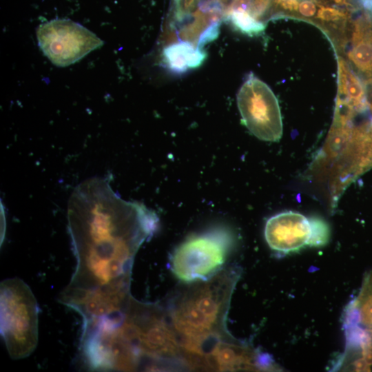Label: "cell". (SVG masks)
I'll return each instance as SVG.
<instances>
[{
    "label": "cell",
    "instance_id": "cell-3",
    "mask_svg": "<svg viewBox=\"0 0 372 372\" xmlns=\"http://www.w3.org/2000/svg\"><path fill=\"white\" fill-rule=\"evenodd\" d=\"M1 335L12 359L29 356L39 338V306L29 286L19 278L0 287Z\"/></svg>",
    "mask_w": 372,
    "mask_h": 372
},
{
    "label": "cell",
    "instance_id": "cell-10",
    "mask_svg": "<svg viewBox=\"0 0 372 372\" xmlns=\"http://www.w3.org/2000/svg\"><path fill=\"white\" fill-rule=\"evenodd\" d=\"M338 73V101L349 112L363 110L368 105L366 87L341 56H337Z\"/></svg>",
    "mask_w": 372,
    "mask_h": 372
},
{
    "label": "cell",
    "instance_id": "cell-9",
    "mask_svg": "<svg viewBox=\"0 0 372 372\" xmlns=\"http://www.w3.org/2000/svg\"><path fill=\"white\" fill-rule=\"evenodd\" d=\"M310 236L309 219L291 211L273 216L265 227V238L268 245L281 253L298 251L308 245Z\"/></svg>",
    "mask_w": 372,
    "mask_h": 372
},
{
    "label": "cell",
    "instance_id": "cell-6",
    "mask_svg": "<svg viewBox=\"0 0 372 372\" xmlns=\"http://www.w3.org/2000/svg\"><path fill=\"white\" fill-rule=\"evenodd\" d=\"M37 37L43 53L55 65L73 64L103 42L79 23L68 19H54L37 28Z\"/></svg>",
    "mask_w": 372,
    "mask_h": 372
},
{
    "label": "cell",
    "instance_id": "cell-12",
    "mask_svg": "<svg viewBox=\"0 0 372 372\" xmlns=\"http://www.w3.org/2000/svg\"><path fill=\"white\" fill-rule=\"evenodd\" d=\"M227 19L240 31L249 36H257L264 32L265 23L248 13L239 10H231L226 12Z\"/></svg>",
    "mask_w": 372,
    "mask_h": 372
},
{
    "label": "cell",
    "instance_id": "cell-8",
    "mask_svg": "<svg viewBox=\"0 0 372 372\" xmlns=\"http://www.w3.org/2000/svg\"><path fill=\"white\" fill-rule=\"evenodd\" d=\"M333 47L365 87H372V12L353 19Z\"/></svg>",
    "mask_w": 372,
    "mask_h": 372
},
{
    "label": "cell",
    "instance_id": "cell-2",
    "mask_svg": "<svg viewBox=\"0 0 372 372\" xmlns=\"http://www.w3.org/2000/svg\"><path fill=\"white\" fill-rule=\"evenodd\" d=\"M219 276L187 292L177 303L172 320L189 352L201 353L203 342L214 335L224 316L229 280Z\"/></svg>",
    "mask_w": 372,
    "mask_h": 372
},
{
    "label": "cell",
    "instance_id": "cell-4",
    "mask_svg": "<svg viewBox=\"0 0 372 372\" xmlns=\"http://www.w3.org/2000/svg\"><path fill=\"white\" fill-rule=\"evenodd\" d=\"M232 240L224 229H214L191 236L173 252L169 267L180 281L190 283L205 280L225 264L231 251Z\"/></svg>",
    "mask_w": 372,
    "mask_h": 372
},
{
    "label": "cell",
    "instance_id": "cell-15",
    "mask_svg": "<svg viewBox=\"0 0 372 372\" xmlns=\"http://www.w3.org/2000/svg\"><path fill=\"white\" fill-rule=\"evenodd\" d=\"M1 241L2 242V240H3V238H4L5 231H6V220H5V214H4L3 209L1 208Z\"/></svg>",
    "mask_w": 372,
    "mask_h": 372
},
{
    "label": "cell",
    "instance_id": "cell-13",
    "mask_svg": "<svg viewBox=\"0 0 372 372\" xmlns=\"http://www.w3.org/2000/svg\"><path fill=\"white\" fill-rule=\"evenodd\" d=\"M311 236L308 242L310 247H320L329 240L330 229L328 224L320 218L313 217L309 220Z\"/></svg>",
    "mask_w": 372,
    "mask_h": 372
},
{
    "label": "cell",
    "instance_id": "cell-7",
    "mask_svg": "<svg viewBox=\"0 0 372 372\" xmlns=\"http://www.w3.org/2000/svg\"><path fill=\"white\" fill-rule=\"evenodd\" d=\"M348 348L355 359L352 362L357 371L372 369V272L363 282L357 298L351 304L346 318Z\"/></svg>",
    "mask_w": 372,
    "mask_h": 372
},
{
    "label": "cell",
    "instance_id": "cell-1",
    "mask_svg": "<svg viewBox=\"0 0 372 372\" xmlns=\"http://www.w3.org/2000/svg\"><path fill=\"white\" fill-rule=\"evenodd\" d=\"M68 220L76 263L60 302L88 311L124 302L134 256L156 230V214L142 203L123 200L106 179L95 177L74 190Z\"/></svg>",
    "mask_w": 372,
    "mask_h": 372
},
{
    "label": "cell",
    "instance_id": "cell-14",
    "mask_svg": "<svg viewBox=\"0 0 372 372\" xmlns=\"http://www.w3.org/2000/svg\"><path fill=\"white\" fill-rule=\"evenodd\" d=\"M178 15L184 14L194 5L196 0H174Z\"/></svg>",
    "mask_w": 372,
    "mask_h": 372
},
{
    "label": "cell",
    "instance_id": "cell-16",
    "mask_svg": "<svg viewBox=\"0 0 372 372\" xmlns=\"http://www.w3.org/2000/svg\"><path fill=\"white\" fill-rule=\"evenodd\" d=\"M371 107H372V103H371Z\"/></svg>",
    "mask_w": 372,
    "mask_h": 372
},
{
    "label": "cell",
    "instance_id": "cell-11",
    "mask_svg": "<svg viewBox=\"0 0 372 372\" xmlns=\"http://www.w3.org/2000/svg\"><path fill=\"white\" fill-rule=\"evenodd\" d=\"M163 56L168 68L181 73L201 65L206 54L189 41H180L164 49Z\"/></svg>",
    "mask_w": 372,
    "mask_h": 372
},
{
    "label": "cell",
    "instance_id": "cell-5",
    "mask_svg": "<svg viewBox=\"0 0 372 372\" xmlns=\"http://www.w3.org/2000/svg\"><path fill=\"white\" fill-rule=\"evenodd\" d=\"M242 123L258 138L278 141L282 135L278 101L271 88L250 73L237 94Z\"/></svg>",
    "mask_w": 372,
    "mask_h": 372
}]
</instances>
